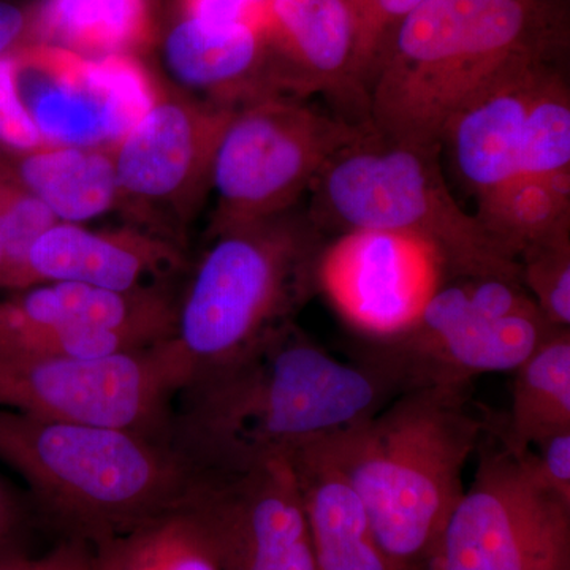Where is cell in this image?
Masks as SVG:
<instances>
[{
  "label": "cell",
  "mask_w": 570,
  "mask_h": 570,
  "mask_svg": "<svg viewBox=\"0 0 570 570\" xmlns=\"http://www.w3.org/2000/svg\"><path fill=\"white\" fill-rule=\"evenodd\" d=\"M193 366L174 340L97 358L0 355V407L168 442L171 411Z\"/></svg>",
  "instance_id": "8"
},
{
  "label": "cell",
  "mask_w": 570,
  "mask_h": 570,
  "mask_svg": "<svg viewBox=\"0 0 570 570\" xmlns=\"http://www.w3.org/2000/svg\"><path fill=\"white\" fill-rule=\"evenodd\" d=\"M164 62L178 85L209 102L238 107L279 94L265 28L253 22H212L183 17L165 36Z\"/></svg>",
  "instance_id": "17"
},
{
  "label": "cell",
  "mask_w": 570,
  "mask_h": 570,
  "mask_svg": "<svg viewBox=\"0 0 570 570\" xmlns=\"http://www.w3.org/2000/svg\"><path fill=\"white\" fill-rule=\"evenodd\" d=\"M570 174V96L564 78L551 70L532 99L521 138L520 175Z\"/></svg>",
  "instance_id": "26"
},
{
  "label": "cell",
  "mask_w": 570,
  "mask_h": 570,
  "mask_svg": "<svg viewBox=\"0 0 570 570\" xmlns=\"http://www.w3.org/2000/svg\"><path fill=\"white\" fill-rule=\"evenodd\" d=\"M268 0H181L183 17L212 22L265 24Z\"/></svg>",
  "instance_id": "33"
},
{
  "label": "cell",
  "mask_w": 570,
  "mask_h": 570,
  "mask_svg": "<svg viewBox=\"0 0 570 570\" xmlns=\"http://www.w3.org/2000/svg\"><path fill=\"white\" fill-rule=\"evenodd\" d=\"M178 302L175 341L195 371L288 324L318 287L325 243L294 209L214 234Z\"/></svg>",
  "instance_id": "5"
},
{
  "label": "cell",
  "mask_w": 570,
  "mask_h": 570,
  "mask_svg": "<svg viewBox=\"0 0 570 570\" xmlns=\"http://www.w3.org/2000/svg\"><path fill=\"white\" fill-rule=\"evenodd\" d=\"M33 9L0 0V59L31 41Z\"/></svg>",
  "instance_id": "35"
},
{
  "label": "cell",
  "mask_w": 570,
  "mask_h": 570,
  "mask_svg": "<svg viewBox=\"0 0 570 570\" xmlns=\"http://www.w3.org/2000/svg\"><path fill=\"white\" fill-rule=\"evenodd\" d=\"M236 107L159 97L110 149L119 205L179 246L181 225L212 189L217 145Z\"/></svg>",
  "instance_id": "11"
},
{
  "label": "cell",
  "mask_w": 570,
  "mask_h": 570,
  "mask_svg": "<svg viewBox=\"0 0 570 570\" xmlns=\"http://www.w3.org/2000/svg\"><path fill=\"white\" fill-rule=\"evenodd\" d=\"M0 570H97V566L88 543L62 539L41 557H28L22 550L0 554Z\"/></svg>",
  "instance_id": "31"
},
{
  "label": "cell",
  "mask_w": 570,
  "mask_h": 570,
  "mask_svg": "<svg viewBox=\"0 0 570 570\" xmlns=\"http://www.w3.org/2000/svg\"><path fill=\"white\" fill-rule=\"evenodd\" d=\"M153 36L149 0H41L31 41L85 58L135 55Z\"/></svg>",
  "instance_id": "23"
},
{
  "label": "cell",
  "mask_w": 570,
  "mask_h": 570,
  "mask_svg": "<svg viewBox=\"0 0 570 570\" xmlns=\"http://www.w3.org/2000/svg\"><path fill=\"white\" fill-rule=\"evenodd\" d=\"M397 395L376 367L337 360L288 322L195 371L175 397L168 444L197 471H243L370 417Z\"/></svg>",
  "instance_id": "1"
},
{
  "label": "cell",
  "mask_w": 570,
  "mask_h": 570,
  "mask_svg": "<svg viewBox=\"0 0 570 570\" xmlns=\"http://www.w3.org/2000/svg\"><path fill=\"white\" fill-rule=\"evenodd\" d=\"M13 55L45 145L111 149L160 97L135 55L85 58L39 41Z\"/></svg>",
  "instance_id": "12"
},
{
  "label": "cell",
  "mask_w": 570,
  "mask_h": 570,
  "mask_svg": "<svg viewBox=\"0 0 570 570\" xmlns=\"http://www.w3.org/2000/svg\"><path fill=\"white\" fill-rule=\"evenodd\" d=\"M471 384L407 390L307 442L346 479L393 570H428L489 417Z\"/></svg>",
  "instance_id": "3"
},
{
  "label": "cell",
  "mask_w": 570,
  "mask_h": 570,
  "mask_svg": "<svg viewBox=\"0 0 570 570\" xmlns=\"http://www.w3.org/2000/svg\"><path fill=\"white\" fill-rule=\"evenodd\" d=\"M264 28L277 92H321L366 110L355 69L358 24L346 0H268Z\"/></svg>",
  "instance_id": "15"
},
{
  "label": "cell",
  "mask_w": 570,
  "mask_h": 570,
  "mask_svg": "<svg viewBox=\"0 0 570 570\" xmlns=\"http://www.w3.org/2000/svg\"><path fill=\"white\" fill-rule=\"evenodd\" d=\"M508 419H490L513 453L570 431V328H557L515 371Z\"/></svg>",
  "instance_id": "22"
},
{
  "label": "cell",
  "mask_w": 570,
  "mask_h": 570,
  "mask_svg": "<svg viewBox=\"0 0 570 570\" xmlns=\"http://www.w3.org/2000/svg\"><path fill=\"white\" fill-rule=\"evenodd\" d=\"M436 255L411 236L356 230L326 245L318 268L333 302L371 336L407 325L438 288Z\"/></svg>",
  "instance_id": "14"
},
{
  "label": "cell",
  "mask_w": 570,
  "mask_h": 570,
  "mask_svg": "<svg viewBox=\"0 0 570 570\" xmlns=\"http://www.w3.org/2000/svg\"><path fill=\"white\" fill-rule=\"evenodd\" d=\"M31 513V501H26L0 475V554L21 550L20 539Z\"/></svg>",
  "instance_id": "34"
},
{
  "label": "cell",
  "mask_w": 570,
  "mask_h": 570,
  "mask_svg": "<svg viewBox=\"0 0 570 570\" xmlns=\"http://www.w3.org/2000/svg\"><path fill=\"white\" fill-rule=\"evenodd\" d=\"M14 321L115 335L146 348L174 340L178 302L156 285L110 291L81 283H45L3 303Z\"/></svg>",
  "instance_id": "18"
},
{
  "label": "cell",
  "mask_w": 570,
  "mask_h": 570,
  "mask_svg": "<svg viewBox=\"0 0 570 570\" xmlns=\"http://www.w3.org/2000/svg\"><path fill=\"white\" fill-rule=\"evenodd\" d=\"M532 449V459L543 482L570 501V431L553 434Z\"/></svg>",
  "instance_id": "32"
},
{
  "label": "cell",
  "mask_w": 570,
  "mask_h": 570,
  "mask_svg": "<svg viewBox=\"0 0 570 570\" xmlns=\"http://www.w3.org/2000/svg\"><path fill=\"white\" fill-rule=\"evenodd\" d=\"M0 146L10 151H31L45 146L22 100L13 52L0 59Z\"/></svg>",
  "instance_id": "30"
},
{
  "label": "cell",
  "mask_w": 570,
  "mask_h": 570,
  "mask_svg": "<svg viewBox=\"0 0 570 570\" xmlns=\"http://www.w3.org/2000/svg\"><path fill=\"white\" fill-rule=\"evenodd\" d=\"M305 502L316 570H393L355 491L311 444L287 456Z\"/></svg>",
  "instance_id": "20"
},
{
  "label": "cell",
  "mask_w": 570,
  "mask_h": 570,
  "mask_svg": "<svg viewBox=\"0 0 570 570\" xmlns=\"http://www.w3.org/2000/svg\"><path fill=\"white\" fill-rule=\"evenodd\" d=\"M546 0H425L397 24L367 86V126L395 145L442 148L450 122L524 71L553 61Z\"/></svg>",
  "instance_id": "2"
},
{
  "label": "cell",
  "mask_w": 570,
  "mask_h": 570,
  "mask_svg": "<svg viewBox=\"0 0 570 570\" xmlns=\"http://www.w3.org/2000/svg\"><path fill=\"white\" fill-rule=\"evenodd\" d=\"M475 452L428 570H570V501L540 478L532 449L510 452L489 419Z\"/></svg>",
  "instance_id": "9"
},
{
  "label": "cell",
  "mask_w": 570,
  "mask_h": 570,
  "mask_svg": "<svg viewBox=\"0 0 570 570\" xmlns=\"http://www.w3.org/2000/svg\"><path fill=\"white\" fill-rule=\"evenodd\" d=\"M475 198L479 223L517 262L523 250L570 235V174L519 175Z\"/></svg>",
  "instance_id": "24"
},
{
  "label": "cell",
  "mask_w": 570,
  "mask_h": 570,
  "mask_svg": "<svg viewBox=\"0 0 570 570\" xmlns=\"http://www.w3.org/2000/svg\"><path fill=\"white\" fill-rule=\"evenodd\" d=\"M557 328L542 314L483 316L463 283L452 284L438 287L403 328L371 336L356 362L392 379L400 393L466 385L482 374L513 373Z\"/></svg>",
  "instance_id": "10"
},
{
  "label": "cell",
  "mask_w": 570,
  "mask_h": 570,
  "mask_svg": "<svg viewBox=\"0 0 570 570\" xmlns=\"http://www.w3.org/2000/svg\"><path fill=\"white\" fill-rule=\"evenodd\" d=\"M183 265L181 246L140 227L91 230L56 223L29 253L37 285L81 283L119 292L145 287L148 277L170 276Z\"/></svg>",
  "instance_id": "16"
},
{
  "label": "cell",
  "mask_w": 570,
  "mask_h": 570,
  "mask_svg": "<svg viewBox=\"0 0 570 570\" xmlns=\"http://www.w3.org/2000/svg\"><path fill=\"white\" fill-rule=\"evenodd\" d=\"M56 223L50 209L24 189L0 159V235L9 258L7 288L21 292L37 285L29 253L37 238Z\"/></svg>",
  "instance_id": "27"
},
{
  "label": "cell",
  "mask_w": 570,
  "mask_h": 570,
  "mask_svg": "<svg viewBox=\"0 0 570 570\" xmlns=\"http://www.w3.org/2000/svg\"><path fill=\"white\" fill-rule=\"evenodd\" d=\"M370 130L285 94L238 105L214 156L213 235L291 212L326 165Z\"/></svg>",
  "instance_id": "7"
},
{
  "label": "cell",
  "mask_w": 570,
  "mask_h": 570,
  "mask_svg": "<svg viewBox=\"0 0 570 570\" xmlns=\"http://www.w3.org/2000/svg\"><path fill=\"white\" fill-rule=\"evenodd\" d=\"M439 151L395 145L370 130L337 154L314 183L311 220L318 230L411 236L461 281L501 277L521 283L519 262L450 193Z\"/></svg>",
  "instance_id": "6"
},
{
  "label": "cell",
  "mask_w": 570,
  "mask_h": 570,
  "mask_svg": "<svg viewBox=\"0 0 570 570\" xmlns=\"http://www.w3.org/2000/svg\"><path fill=\"white\" fill-rule=\"evenodd\" d=\"M521 283L540 313L558 328H570V235L523 250Z\"/></svg>",
  "instance_id": "28"
},
{
  "label": "cell",
  "mask_w": 570,
  "mask_h": 570,
  "mask_svg": "<svg viewBox=\"0 0 570 570\" xmlns=\"http://www.w3.org/2000/svg\"><path fill=\"white\" fill-rule=\"evenodd\" d=\"M0 461L62 539L89 547L186 504L202 480L167 441L0 407Z\"/></svg>",
  "instance_id": "4"
},
{
  "label": "cell",
  "mask_w": 570,
  "mask_h": 570,
  "mask_svg": "<svg viewBox=\"0 0 570 570\" xmlns=\"http://www.w3.org/2000/svg\"><path fill=\"white\" fill-rule=\"evenodd\" d=\"M423 2L425 0H371L360 28L355 58L356 77L366 92L397 24Z\"/></svg>",
  "instance_id": "29"
},
{
  "label": "cell",
  "mask_w": 570,
  "mask_h": 570,
  "mask_svg": "<svg viewBox=\"0 0 570 570\" xmlns=\"http://www.w3.org/2000/svg\"><path fill=\"white\" fill-rule=\"evenodd\" d=\"M91 549L97 570H219L190 499Z\"/></svg>",
  "instance_id": "25"
},
{
  "label": "cell",
  "mask_w": 570,
  "mask_h": 570,
  "mask_svg": "<svg viewBox=\"0 0 570 570\" xmlns=\"http://www.w3.org/2000/svg\"><path fill=\"white\" fill-rule=\"evenodd\" d=\"M0 159L58 223L85 224L119 205L110 149L45 145L10 151L0 146Z\"/></svg>",
  "instance_id": "21"
},
{
  "label": "cell",
  "mask_w": 570,
  "mask_h": 570,
  "mask_svg": "<svg viewBox=\"0 0 570 570\" xmlns=\"http://www.w3.org/2000/svg\"><path fill=\"white\" fill-rule=\"evenodd\" d=\"M6 311H3V303H0V354L3 351V343H6Z\"/></svg>",
  "instance_id": "38"
},
{
  "label": "cell",
  "mask_w": 570,
  "mask_h": 570,
  "mask_svg": "<svg viewBox=\"0 0 570 570\" xmlns=\"http://www.w3.org/2000/svg\"><path fill=\"white\" fill-rule=\"evenodd\" d=\"M551 70L549 62L524 71L469 105L450 122L442 146L452 148L461 181L475 197L520 175L524 121Z\"/></svg>",
  "instance_id": "19"
},
{
  "label": "cell",
  "mask_w": 570,
  "mask_h": 570,
  "mask_svg": "<svg viewBox=\"0 0 570 570\" xmlns=\"http://www.w3.org/2000/svg\"><path fill=\"white\" fill-rule=\"evenodd\" d=\"M202 474L190 504L219 570H316L305 502L287 456Z\"/></svg>",
  "instance_id": "13"
},
{
  "label": "cell",
  "mask_w": 570,
  "mask_h": 570,
  "mask_svg": "<svg viewBox=\"0 0 570 570\" xmlns=\"http://www.w3.org/2000/svg\"><path fill=\"white\" fill-rule=\"evenodd\" d=\"M346 2L352 11H354L360 32V28H362L363 21H365L366 18L367 9H370L371 0H346Z\"/></svg>",
  "instance_id": "36"
},
{
  "label": "cell",
  "mask_w": 570,
  "mask_h": 570,
  "mask_svg": "<svg viewBox=\"0 0 570 570\" xmlns=\"http://www.w3.org/2000/svg\"><path fill=\"white\" fill-rule=\"evenodd\" d=\"M7 284H9V258H7L6 245L0 235V285L7 287Z\"/></svg>",
  "instance_id": "37"
}]
</instances>
